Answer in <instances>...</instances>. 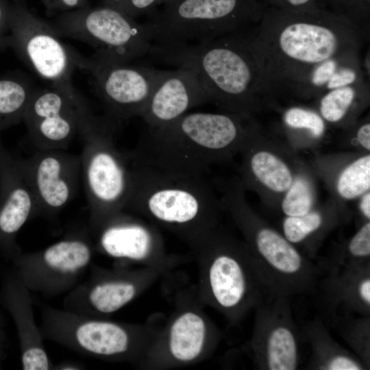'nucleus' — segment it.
<instances>
[{
    "label": "nucleus",
    "instance_id": "72a5a7b5",
    "mask_svg": "<svg viewBox=\"0 0 370 370\" xmlns=\"http://www.w3.org/2000/svg\"><path fill=\"white\" fill-rule=\"evenodd\" d=\"M370 258V222L367 221L353 236L347 247V255L337 265L369 264Z\"/></svg>",
    "mask_w": 370,
    "mask_h": 370
},
{
    "label": "nucleus",
    "instance_id": "58836bf2",
    "mask_svg": "<svg viewBox=\"0 0 370 370\" xmlns=\"http://www.w3.org/2000/svg\"><path fill=\"white\" fill-rule=\"evenodd\" d=\"M357 142L366 150H370V123L365 122L357 129L356 133Z\"/></svg>",
    "mask_w": 370,
    "mask_h": 370
},
{
    "label": "nucleus",
    "instance_id": "cd10ccee",
    "mask_svg": "<svg viewBox=\"0 0 370 370\" xmlns=\"http://www.w3.org/2000/svg\"><path fill=\"white\" fill-rule=\"evenodd\" d=\"M339 334L367 367L370 363V321L369 316L356 319L337 317L334 320Z\"/></svg>",
    "mask_w": 370,
    "mask_h": 370
},
{
    "label": "nucleus",
    "instance_id": "20e7f679",
    "mask_svg": "<svg viewBox=\"0 0 370 370\" xmlns=\"http://www.w3.org/2000/svg\"><path fill=\"white\" fill-rule=\"evenodd\" d=\"M129 164L130 186L124 210L188 243L218 226L219 203L204 177L177 175L130 160Z\"/></svg>",
    "mask_w": 370,
    "mask_h": 370
},
{
    "label": "nucleus",
    "instance_id": "ea45409f",
    "mask_svg": "<svg viewBox=\"0 0 370 370\" xmlns=\"http://www.w3.org/2000/svg\"><path fill=\"white\" fill-rule=\"evenodd\" d=\"M359 208L363 216L368 220L370 219V193L366 192L361 197Z\"/></svg>",
    "mask_w": 370,
    "mask_h": 370
},
{
    "label": "nucleus",
    "instance_id": "2eb2a0df",
    "mask_svg": "<svg viewBox=\"0 0 370 370\" xmlns=\"http://www.w3.org/2000/svg\"><path fill=\"white\" fill-rule=\"evenodd\" d=\"M219 339V332L197 306L182 304L158 332L143 365L163 368L198 362L213 351Z\"/></svg>",
    "mask_w": 370,
    "mask_h": 370
},
{
    "label": "nucleus",
    "instance_id": "4c0bfd02",
    "mask_svg": "<svg viewBox=\"0 0 370 370\" xmlns=\"http://www.w3.org/2000/svg\"><path fill=\"white\" fill-rule=\"evenodd\" d=\"M12 0H0V49L10 48L9 21Z\"/></svg>",
    "mask_w": 370,
    "mask_h": 370
},
{
    "label": "nucleus",
    "instance_id": "bb28decb",
    "mask_svg": "<svg viewBox=\"0 0 370 370\" xmlns=\"http://www.w3.org/2000/svg\"><path fill=\"white\" fill-rule=\"evenodd\" d=\"M369 88L366 80L326 92L319 97V114L325 121L340 123L359 103L367 99Z\"/></svg>",
    "mask_w": 370,
    "mask_h": 370
},
{
    "label": "nucleus",
    "instance_id": "6e6552de",
    "mask_svg": "<svg viewBox=\"0 0 370 370\" xmlns=\"http://www.w3.org/2000/svg\"><path fill=\"white\" fill-rule=\"evenodd\" d=\"M45 339L89 357L143 364L158 334L138 325L90 317L48 306L39 327Z\"/></svg>",
    "mask_w": 370,
    "mask_h": 370
},
{
    "label": "nucleus",
    "instance_id": "a878e982",
    "mask_svg": "<svg viewBox=\"0 0 370 370\" xmlns=\"http://www.w3.org/2000/svg\"><path fill=\"white\" fill-rule=\"evenodd\" d=\"M36 88L19 73L0 75V134L23 119Z\"/></svg>",
    "mask_w": 370,
    "mask_h": 370
},
{
    "label": "nucleus",
    "instance_id": "5701e85b",
    "mask_svg": "<svg viewBox=\"0 0 370 370\" xmlns=\"http://www.w3.org/2000/svg\"><path fill=\"white\" fill-rule=\"evenodd\" d=\"M15 292L12 309L19 331L23 369H53L44 346V338L34 319L30 291L20 276Z\"/></svg>",
    "mask_w": 370,
    "mask_h": 370
},
{
    "label": "nucleus",
    "instance_id": "f704fd0d",
    "mask_svg": "<svg viewBox=\"0 0 370 370\" xmlns=\"http://www.w3.org/2000/svg\"><path fill=\"white\" fill-rule=\"evenodd\" d=\"M160 3L162 0H101V5L116 8L134 19L151 15Z\"/></svg>",
    "mask_w": 370,
    "mask_h": 370
},
{
    "label": "nucleus",
    "instance_id": "79ce46f5",
    "mask_svg": "<svg viewBox=\"0 0 370 370\" xmlns=\"http://www.w3.org/2000/svg\"><path fill=\"white\" fill-rule=\"evenodd\" d=\"M178 0H162V3L164 4V5H169L171 3H173Z\"/></svg>",
    "mask_w": 370,
    "mask_h": 370
},
{
    "label": "nucleus",
    "instance_id": "f8f14e48",
    "mask_svg": "<svg viewBox=\"0 0 370 370\" xmlns=\"http://www.w3.org/2000/svg\"><path fill=\"white\" fill-rule=\"evenodd\" d=\"M77 69L87 71L108 120L117 127L123 121L140 116L163 70L85 58L78 54Z\"/></svg>",
    "mask_w": 370,
    "mask_h": 370
},
{
    "label": "nucleus",
    "instance_id": "6ab92c4d",
    "mask_svg": "<svg viewBox=\"0 0 370 370\" xmlns=\"http://www.w3.org/2000/svg\"><path fill=\"white\" fill-rule=\"evenodd\" d=\"M93 232L98 251L116 260L164 269L174 262L166 256L156 226L127 211L112 215Z\"/></svg>",
    "mask_w": 370,
    "mask_h": 370
},
{
    "label": "nucleus",
    "instance_id": "f257e3e1",
    "mask_svg": "<svg viewBox=\"0 0 370 370\" xmlns=\"http://www.w3.org/2000/svg\"><path fill=\"white\" fill-rule=\"evenodd\" d=\"M365 42L351 22L321 9L266 8L250 30L251 47L267 98H297L313 69L330 58L361 51Z\"/></svg>",
    "mask_w": 370,
    "mask_h": 370
},
{
    "label": "nucleus",
    "instance_id": "e433bc0d",
    "mask_svg": "<svg viewBox=\"0 0 370 370\" xmlns=\"http://www.w3.org/2000/svg\"><path fill=\"white\" fill-rule=\"evenodd\" d=\"M45 9L51 13H60L90 6L89 0H41Z\"/></svg>",
    "mask_w": 370,
    "mask_h": 370
},
{
    "label": "nucleus",
    "instance_id": "c85d7f7f",
    "mask_svg": "<svg viewBox=\"0 0 370 370\" xmlns=\"http://www.w3.org/2000/svg\"><path fill=\"white\" fill-rule=\"evenodd\" d=\"M370 188V156H362L349 164L340 174L336 184L339 195L353 199Z\"/></svg>",
    "mask_w": 370,
    "mask_h": 370
},
{
    "label": "nucleus",
    "instance_id": "f03ea898",
    "mask_svg": "<svg viewBox=\"0 0 370 370\" xmlns=\"http://www.w3.org/2000/svg\"><path fill=\"white\" fill-rule=\"evenodd\" d=\"M249 115L236 113H186L158 128H148L130 162L171 174L204 177L209 166L243 149L254 136Z\"/></svg>",
    "mask_w": 370,
    "mask_h": 370
},
{
    "label": "nucleus",
    "instance_id": "c9c22d12",
    "mask_svg": "<svg viewBox=\"0 0 370 370\" xmlns=\"http://www.w3.org/2000/svg\"><path fill=\"white\" fill-rule=\"evenodd\" d=\"M263 1L267 8L284 10L321 9L320 0H263Z\"/></svg>",
    "mask_w": 370,
    "mask_h": 370
},
{
    "label": "nucleus",
    "instance_id": "0eeeda50",
    "mask_svg": "<svg viewBox=\"0 0 370 370\" xmlns=\"http://www.w3.org/2000/svg\"><path fill=\"white\" fill-rule=\"evenodd\" d=\"M266 8L263 0H178L142 25L153 45L194 43L249 29Z\"/></svg>",
    "mask_w": 370,
    "mask_h": 370
},
{
    "label": "nucleus",
    "instance_id": "39448f33",
    "mask_svg": "<svg viewBox=\"0 0 370 370\" xmlns=\"http://www.w3.org/2000/svg\"><path fill=\"white\" fill-rule=\"evenodd\" d=\"M199 265V296L231 323L241 321L269 293L245 243L218 226L189 242Z\"/></svg>",
    "mask_w": 370,
    "mask_h": 370
},
{
    "label": "nucleus",
    "instance_id": "1a4fd4ad",
    "mask_svg": "<svg viewBox=\"0 0 370 370\" xmlns=\"http://www.w3.org/2000/svg\"><path fill=\"white\" fill-rule=\"evenodd\" d=\"M117 127L107 119L92 112L83 119L79 131L83 148L81 167L92 231L112 215L125 210L130 169L126 153L114 142Z\"/></svg>",
    "mask_w": 370,
    "mask_h": 370
},
{
    "label": "nucleus",
    "instance_id": "f3484780",
    "mask_svg": "<svg viewBox=\"0 0 370 370\" xmlns=\"http://www.w3.org/2000/svg\"><path fill=\"white\" fill-rule=\"evenodd\" d=\"M291 307L290 297L269 294L255 308L251 348L260 369L298 367L301 335Z\"/></svg>",
    "mask_w": 370,
    "mask_h": 370
},
{
    "label": "nucleus",
    "instance_id": "ddd939ff",
    "mask_svg": "<svg viewBox=\"0 0 370 370\" xmlns=\"http://www.w3.org/2000/svg\"><path fill=\"white\" fill-rule=\"evenodd\" d=\"M94 246L84 234H73L44 249L19 256V276L30 292L46 297L66 294L90 267Z\"/></svg>",
    "mask_w": 370,
    "mask_h": 370
},
{
    "label": "nucleus",
    "instance_id": "c756f323",
    "mask_svg": "<svg viewBox=\"0 0 370 370\" xmlns=\"http://www.w3.org/2000/svg\"><path fill=\"white\" fill-rule=\"evenodd\" d=\"M322 10L351 22L367 42L370 35V0H320Z\"/></svg>",
    "mask_w": 370,
    "mask_h": 370
},
{
    "label": "nucleus",
    "instance_id": "b1692460",
    "mask_svg": "<svg viewBox=\"0 0 370 370\" xmlns=\"http://www.w3.org/2000/svg\"><path fill=\"white\" fill-rule=\"evenodd\" d=\"M301 337L311 348L309 367L321 370H362L367 369L358 358L340 346L330 336L320 318L309 321L302 328Z\"/></svg>",
    "mask_w": 370,
    "mask_h": 370
},
{
    "label": "nucleus",
    "instance_id": "412c9836",
    "mask_svg": "<svg viewBox=\"0 0 370 370\" xmlns=\"http://www.w3.org/2000/svg\"><path fill=\"white\" fill-rule=\"evenodd\" d=\"M0 134V245L18 249L15 237L26 221L38 214L34 193L16 158L3 145Z\"/></svg>",
    "mask_w": 370,
    "mask_h": 370
},
{
    "label": "nucleus",
    "instance_id": "423d86ee",
    "mask_svg": "<svg viewBox=\"0 0 370 370\" xmlns=\"http://www.w3.org/2000/svg\"><path fill=\"white\" fill-rule=\"evenodd\" d=\"M226 190L223 205L243 233L245 245L269 294L291 297L316 293L325 269L258 219L245 204L239 186L233 184Z\"/></svg>",
    "mask_w": 370,
    "mask_h": 370
},
{
    "label": "nucleus",
    "instance_id": "7c9ffc66",
    "mask_svg": "<svg viewBox=\"0 0 370 370\" xmlns=\"http://www.w3.org/2000/svg\"><path fill=\"white\" fill-rule=\"evenodd\" d=\"M325 219L317 212L311 210L298 217H286L282 223L283 235L293 245L306 241L324 225Z\"/></svg>",
    "mask_w": 370,
    "mask_h": 370
},
{
    "label": "nucleus",
    "instance_id": "4468645a",
    "mask_svg": "<svg viewBox=\"0 0 370 370\" xmlns=\"http://www.w3.org/2000/svg\"><path fill=\"white\" fill-rule=\"evenodd\" d=\"M90 110L73 86L36 88L23 122L37 150H66Z\"/></svg>",
    "mask_w": 370,
    "mask_h": 370
},
{
    "label": "nucleus",
    "instance_id": "9b49d317",
    "mask_svg": "<svg viewBox=\"0 0 370 370\" xmlns=\"http://www.w3.org/2000/svg\"><path fill=\"white\" fill-rule=\"evenodd\" d=\"M10 46L50 86H71L78 53L60 40L51 22L33 14L25 1H14L9 21Z\"/></svg>",
    "mask_w": 370,
    "mask_h": 370
},
{
    "label": "nucleus",
    "instance_id": "dca6fc26",
    "mask_svg": "<svg viewBox=\"0 0 370 370\" xmlns=\"http://www.w3.org/2000/svg\"><path fill=\"white\" fill-rule=\"evenodd\" d=\"M91 269L88 278L66 294L64 310L103 318L133 301L164 270L149 267L136 270Z\"/></svg>",
    "mask_w": 370,
    "mask_h": 370
},
{
    "label": "nucleus",
    "instance_id": "393cba45",
    "mask_svg": "<svg viewBox=\"0 0 370 370\" xmlns=\"http://www.w3.org/2000/svg\"><path fill=\"white\" fill-rule=\"evenodd\" d=\"M244 161L245 176L254 179L267 188L285 193L294 179L287 164L275 154L265 150L249 149Z\"/></svg>",
    "mask_w": 370,
    "mask_h": 370
},
{
    "label": "nucleus",
    "instance_id": "473e14b6",
    "mask_svg": "<svg viewBox=\"0 0 370 370\" xmlns=\"http://www.w3.org/2000/svg\"><path fill=\"white\" fill-rule=\"evenodd\" d=\"M285 193L282 210L286 217L302 216L312 210V192L306 180L301 177L294 180Z\"/></svg>",
    "mask_w": 370,
    "mask_h": 370
},
{
    "label": "nucleus",
    "instance_id": "2f4dec72",
    "mask_svg": "<svg viewBox=\"0 0 370 370\" xmlns=\"http://www.w3.org/2000/svg\"><path fill=\"white\" fill-rule=\"evenodd\" d=\"M282 119L288 129L308 132L316 138L322 136L325 130V121L319 112L309 108L290 107L284 111Z\"/></svg>",
    "mask_w": 370,
    "mask_h": 370
},
{
    "label": "nucleus",
    "instance_id": "aec40b11",
    "mask_svg": "<svg viewBox=\"0 0 370 370\" xmlns=\"http://www.w3.org/2000/svg\"><path fill=\"white\" fill-rule=\"evenodd\" d=\"M208 102L209 96L195 73L185 66H176L163 70L140 117L148 128H158Z\"/></svg>",
    "mask_w": 370,
    "mask_h": 370
},
{
    "label": "nucleus",
    "instance_id": "4be33fe9",
    "mask_svg": "<svg viewBox=\"0 0 370 370\" xmlns=\"http://www.w3.org/2000/svg\"><path fill=\"white\" fill-rule=\"evenodd\" d=\"M333 308L367 316L370 312V264L332 266L322 278L317 293Z\"/></svg>",
    "mask_w": 370,
    "mask_h": 370
},
{
    "label": "nucleus",
    "instance_id": "a19ab883",
    "mask_svg": "<svg viewBox=\"0 0 370 370\" xmlns=\"http://www.w3.org/2000/svg\"><path fill=\"white\" fill-rule=\"evenodd\" d=\"M80 366L75 363L64 362L57 365L54 369H79Z\"/></svg>",
    "mask_w": 370,
    "mask_h": 370
},
{
    "label": "nucleus",
    "instance_id": "9d476101",
    "mask_svg": "<svg viewBox=\"0 0 370 370\" xmlns=\"http://www.w3.org/2000/svg\"><path fill=\"white\" fill-rule=\"evenodd\" d=\"M51 23L60 37L91 46L92 56L101 60L130 63L148 56L152 48L142 23L108 5L60 13Z\"/></svg>",
    "mask_w": 370,
    "mask_h": 370
},
{
    "label": "nucleus",
    "instance_id": "37998d69",
    "mask_svg": "<svg viewBox=\"0 0 370 370\" xmlns=\"http://www.w3.org/2000/svg\"><path fill=\"white\" fill-rule=\"evenodd\" d=\"M12 1H16V2H18V1H25V0H12Z\"/></svg>",
    "mask_w": 370,
    "mask_h": 370
},
{
    "label": "nucleus",
    "instance_id": "a211bd4d",
    "mask_svg": "<svg viewBox=\"0 0 370 370\" xmlns=\"http://www.w3.org/2000/svg\"><path fill=\"white\" fill-rule=\"evenodd\" d=\"M16 160L34 193L38 214L55 215L74 197L82 171L80 155L62 149L37 150Z\"/></svg>",
    "mask_w": 370,
    "mask_h": 370
},
{
    "label": "nucleus",
    "instance_id": "7ed1b4c3",
    "mask_svg": "<svg viewBox=\"0 0 370 370\" xmlns=\"http://www.w3.org/2000/svg\"><path fill=\"white\" fill-rule=\"evenodd\" d=\"M251 29L199 42L153 45L149 56L159 62L189 68L210 102L226 112L249 115L266 98L251 47Z\"/></svg>",
    "mask_w": 370,
    "mask_h": 370
}]
</instances>
